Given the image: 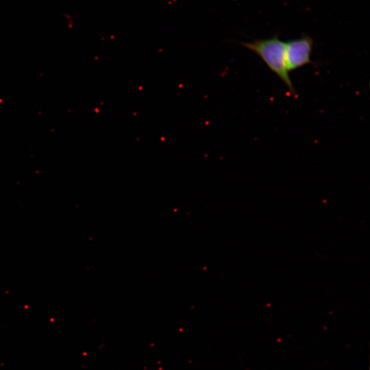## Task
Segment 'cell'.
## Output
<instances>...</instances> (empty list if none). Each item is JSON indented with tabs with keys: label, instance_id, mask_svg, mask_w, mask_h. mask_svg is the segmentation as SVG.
Instances as JSON below:
<instances>
[{
	"label": "cell",
	"instance_id": "obj_1",
	"mask_svg": "<svg viewBox=\"0 0 370 370\" xmlns=\"http://www.w3.org/2000/svg\"><path fill=\"white\" fill-rule=\"evenodd\" d=\"M256 53L286 86L289 91L297 95L285 63L286 44L278 36L269 38L254 40L241 43Z\"/></svg>",
	"mask_w": 370,
	"mask_h": 370
},
{
	"label": "cell",
	"instance_id": "obj_2",
	"mask_svg": "<svg viewBox=\"0 0 370 370\" xmlns=\"http://www.w3.org/2000/svg\"><path fill=\"white\" fill-rule=\"evenodd\" d=\"M285 44V63L288 72L313 63L310 59L314 44L311 37L302 36Z\"/></svg>",
	"mask_w": 370,
	"mask_h": 370
}]
</instances>
